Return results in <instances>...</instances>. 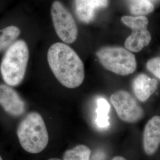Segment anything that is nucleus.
Wrapping results in <instances>:
<instances>
[{
  "instance_id": "1",
  "label": "nucleus",
  "mask_w": 160,
  "mask_h": 160,
  "mask_svg": "<svg viewBox=\"0 0 160 160\" xmlns=\"http://www.w3.org/2000/svg\"><path fill=\"white\" fill-rule=\"evenodd\" d=\"M47 59L53 74L62 86L75 88L82 84L85 77L84 63L70 46L59 42L53 44Z\"/></svg>"
},
{
  "instance_id": "2",
  "label": "nucleus",
  "mask_w": 160,
  "mask_h": 160,
  "mask_svg": "<svg viewBox=\"0 0 160 160\" xmlns=\"http://www.w3.org/2000/svg\"><path fill=\"white\" fill-rule=\"evenodd\" d=\"M29 59V48L23 40L15 41L7 49L0 65L1 76L7 85L15 87L22 83Z\"/></svg>"
},
{
  "instance_id": "3",
  "label": "nucleus",
  "mask_w": 160,
  "mask_h": 160,
  "mask_svg": "<svg viewBox=\"0 0 160 160\" xmlns=\"http://www.w3.org/2000/svg\"><path fill=\"white\" fill-rule=\"evenodd\" d=\"M20 143L26 151L38 154L43 151L49 142V135L42 116L31 112L21 121L17 128Z\"/></svg>"
},
{
  "instance_id": "4",
  "label": "nucleus",
  "mask_w": 160,
  "mask_h": 160,
  "mask_svg": "<svg viewBox=\"0 0 160 160\" xmlns=\"http://www.w3.org/2000/svg\"><path fill=\"white\" fill-rule=\"evenodd\" d=\"M96 56L104 68L116 74L123 76L131 74L137 68L135 55L122 47H103L97 51Z\"/></svg>"
},
{
  "instance_id": "5",
  "label": "nucleus",
  "mask_w": 160,
  "mask_h": 160,
  "mask_svg": "<svg viewBox=\"0 0 160 160\" xmlns=\"http://www.w3.org/2000/svg\"><path fill=\"white\" fill-rule=\"evenodd\" d=\"M51 12L58 36L66 43H74L78 37V28L71 12L57 0L52 3Z\"/></svg>"
},
{
  "instance_id": "6",
  "label": "nucleus",
  "mask_w": 160,
  "mask_h": 160,
  "mask_svg": "<svg viewBox=\"0 0 160 160\" xmlns=\"http://www.w3.org/2000/svg\"><path fill=\"white\" fill-rule=\"evenodd\" d=\"M122 22L132 30L131 34L125 42L126 49L129 51L138 52L148 45L151 40V34L147 29L149 23L147 17L125 16L122 17Z\"/></svg>"
},
{
  "instance_id": "7",
  "label": "nucleus",
  "mask_w": 160,
  "mask_h": 160,
  "mask_svg": "<svg viewBox=\"0 0 160 160\" xmlns=\"http://www.w3.org/2000/svg\"><path fill=\"white\" fill-rule=\"evenodd\" d=\"M110 102L122 121L135 123L143 118V109L129 92L124 90L115 92L110 96Z\"/></svg>"
},
{
  "instance_id": "8",
  "label": "nucleus",
  "mask_w": 160,
  "mask_h": 160,
  "mask_svg": "<svg viewBox=\"0 0 160 160\" xmlns=\"http://www.w3.org/2000/svg\"><path fill=\"white\" fill-rule=\"evenodd\" d=\"M0 105L14 116L23 114L26 109L25 103L18 92L7 84H0Z\"/></svg>"
},
{
  "instance_id": "9",
  "label": "nucleus",
  "mask_w": 160,
  "mask_h": 160,
  "mask_svg": "<svg viewBox=\"0 0 160 160\" xmlns=\"http://www.w3.org/2000/svg\"><path fill=\"white\" fill-rule=\"evenodd\" d=\"M160 146V116H154L145 125L143 133V147L148 155H152Z\"/></svg>"
},
{
  "instance_id": "10",
  "label": "nucleus",
  "mask_w": 160,
  "mask_h": 160,
  "mask_svg": "<svg viewBox=\"0 0 160 160\" xmlns=\"http://www.w3.org/2000/svg\"><path fill=\"white\" fill-rule=\"evenodd\" d=\"M108 4L109 0H75V12L80 21L89 23L93 20L97 10Z\"/></svg>"
},
{
  "instance_id": "11",
  "label": "nucleus",
  "mask_w": 160,
  "mask_h": 160,
  "mask_svg": "<svg viewBox=\"0 0 160 160\" xmlns=\"http://www.w3.org/2000/svg\"><path fill=\"white\" fill-rule=\"evenodd\" d=\"M157 81L151 78L147 75L140 74L137 75L132 82V88L138 99L146 102L157 90Z\"/></svg>"
},
{
  "instance_id": "12",
  "label": "nucleus",
  "mask_w": 160,
  "mask_h": 160,
  "mask_svg": "<svg viewBox=\"0 0 160 160\" xmlns=\"http://www.w3.org/2000/svg\"><path fill=\"white\" fill-rule=\"evenodd\" d=\"M97 106L96 124L99 129H106L110 126V104L104 98L100 97L97 99Z\"/></svg>"
},
{
  "instance_id": "13",
  "label": "nucleus",
  "mask_w": 160,
  "mask_h": 160,
  "mask_svg": "<svg viewBox=\"0 0 160 160\" xmlns=\"http://www.w3.org/2000/svg\"><path fill=\"white\" fill-rule=\"evenodd\" d=\"M20 33V29L15 26H10L0 30V52L11 46Z\"/></svg>"
},
{
  "instance_id": "14",
  "label": "nucleus",
  "mask_w": 160,
  "mask_h": 160,
  "mask_svg": "<svg viewBox=\"0 0 160 160\" xmlns=\"http://www.w3.org/2000/svg\"><path fill=\"white\" fill-rule=\"evenodd\" d=\"M132 14L143 16L154 11V6L150 0H127Z\"/></svg>"
},
{
  "instance_id": "15",
  "label": "nucleus",
  "mask_w": 160,
  "mask_h": 160,
  "mask_svg": "<svg viewBox=\"0 0 160 160\" xmlns=\"http://www.w3.org/2000/svg\"><path fill=\"white\" fill-rule=\"evenodd\" d=\"M91 150L84 145H78L67 150L63 155V160H90Z\"/></svg>"
},
{
  "instance_id": "16",
  "label": "nucleus",
  "mask_w": 160,
  "mask_h": 160,
  "mask_svg": "<svg viewBox=\"0 0 160 160\" xmlns=\"http://www.w3.org/2000/svg\"><path fill=\"white\" fill-rule=\"evenodd\" d=\"M146 65L149 71L160 80V57L150 59Z\"/></svg>"
},
{
  "instance_id": "17",
  "label": "nucleus",
  "mask_w": 160,
  "mask_h": 160,
  "mask_svg": "<svg viewBox=\"0 0 160 160\" xmlns=\"http://www.w3.org/2000/svg\"><path fill=\"white\" fill-rule=\"evenodd\" d=\"M104 155L100 153H97V154L94 155L93 157L92 158V160H103Z\"/></svg>"
},
{
  "instance_id": "18",
  "label": "nucleus",
  "mask_w": 160,
  "mask_h": 160,
  "mask_svg": "<svg viewBox=\"0 0 160 160\" xmlns=\"http://www.w3.org/2000/svg\"><path fill=\"white\" fill-rule=\"evenodd\" d=\"M112 160H127L126 158H125L124 157H121V156H116V157H114V158Z\"/></svg>"
},
{
  "instance_id": "19",
  "label": "nucleus",
  "mask_w": 160,
  "mask_h": 160,
  "mask_svg": "<svg viewBox=\"0 0 160 160\" xmlns=\"http://www.w3.org/2000/svg\"><path fill=\"white\" fill-rule=\"evenodd\" d=\"M60 160V159H58V158H51V159H49V160Z\"/></svg>"
},
{
  "instance_id": "20",
  "label": "nucleus",
  "mask_w": 160,
  "mask_h": 160,
  "mask_svg": "<svg viewBox=\"0 0 160 160\" xmlns=\"http://www.w3.org/2000/svg\"><path fill=\"white\" fill-rule=\"evenodd\" d=\"M0 160H2V158L1 157V156H0Z\"/></svg>"
}]
</instances>
